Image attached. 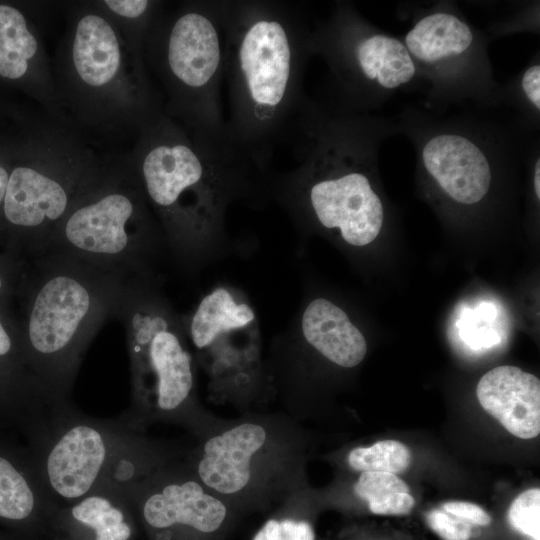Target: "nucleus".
I'll return each instance as SVG.
<instances>
[{
	"mask_svg": "<svg viewBox=\"0 0 540 540\" xmlns=\"http://www.w3.org/2000/svg\"><path fill=\"white\" fill-rule=\"evenodd\" d=\"M9 174L5 168L0 166V202L4 199Z\"/></svg>",
	"mask_w": 540,
	"mask_h": 540,
	"instance_id": "29",
	"label": "nucleus"
},
{
	"mask_svg": "<svg viewBox=\"0 0 540 540\" xmlns=\"http://www.w3.org/2000/svg\"><path fill=\"white\" fill-rule=\"evenodd\" d=\"M91 296L77 279L58 275L38 292L29 319L28 335L34 351L46 360L68 351L89 313Z\"/></svg>",
	"mask_w": 540,
	"mask_h": 540,
	"instance_id": "10",
	"label": "nucleus"
},
{
	"mask_svg": "<svg viewBox=\"0 0 540 540\" xmlns=\"http://www.w3.org/2000/svg\"><path fill=\"white\" fill-rule=\"evenodd\" d=\"M43 431L34 467L56 507L103 489L122 490L134 475L126 428L67 413Z\"/></svg>",
	"mask_w": 540,
	"mask_h": 540,
	"instance_id": "5",
	"label": "nucleus"
},
{
	"mask_svg": "<svg viewBox=\"0 0 540 540\" xmlns=\"http://www.w3.org/2000/svg\"><path fill=\"white\" fill-rule=\"evenodd\" d=\"M255 540H315V533L306 521L271 519L258 531Z\"/></svg>",
	"mask_w": 540,
	"mask_h": 540,
	"instance_id": "24",
	"label": "nucleus"
},
{
	"mask_svg": "<svg viewBox=\"0 0 540 540\" xmlns=\"http://www.w3.org/2000/svg\"><path fill=\"white\" fill-rule=\"evenodd\" d=\"M481 407L510 434L533 439L540 433V380L517 366L502 365L478 381Z\"/></svg>",
	"mask_w": 540,
	"mask_h": 540,
	"instance_id": "12",
	"label": "nucleus"
},
{
	"mask_svg": "<svg viewBox=\"0 0 540 540\" xmlns=\"http://www.w3.org/2000/svg\"><path fill=\"white\" fill-rule=\"evenodd\" d=\"M474 40L470 26L447 12L421 18L406 34L404 45L413 60L438 64L466 53Z\"/></svg>",
	"mask_w": 540,
	"mask_h": 540,
	"instance_id": "18",
	"label": "nucleus"
},
{
	"mask_svg": "<svg viewBox=\"0 0 540 540\" xmlns=\"http://www.w3.org/2000/svg\"><path fill=\"white\" fill-rule=\"evenodd\" d=\"M354 492L369 503L392 493H410V488L400 477L392 473L361 472L354 484Z\"/></svg>",
	"mask_w": 540,
	"mask_h": 540,
	"instance_id": "22",
	"label": "nucleus"
},
{
	"mask_svg": "<svg viewBox=\"0 0 540 540\" xmlns=\"http://www.w3.org/2000/svg\"><path fill=\"white\" fill-rule=\"evenodd\" d=\"M57 508L46 496L34 463L0 452V526L26 540H50Z\"/></svg>",
	"mask_w": 540,
	"mask_h": 540,
	"instance_id": "13",
	"label": "nucleus"
},
{
	"mask_svg": "<svg viewBox=\"0 0 540 540\" xmlns=\"http://www.w3.org/2000/svg\"><path fill=\"white\" fill-rule=\"evenodd\" d=\"M443 511L464 519L478 528H486L492 524L491 515L480 505L463 500H449L441 503Z\"/></svg>",
	"mask_w": 540,
	"mask_h": 540,
	"instance_id": "26",
	"label": "nucleus"
},
{
	"mask_svg": "<svg viewBox=\"0 0 540 540\" xmlns=\"http://www.w3.org/2000/svg\"><path fill=\"white\" fill-rule=\"evenodd\" d=\"M0 540H26V539L21 538L9 531L0 530Z\"/></svg>",
	"mask_w": 540,
	"mask_h": 540,
	"instance_id": "31",
	"label": "nucleus"
},
{
	"mask_svg": "<svg viewBox=\"0 0 540 540\" xmlns=\"http://www.w3.org/2000/svg\"><path fill=\"white\" fill-rule=\"evenodd\" d=\"M11 350V339L0 322V357Z\"/></svg>",
	"mask_w": 540,
	"mask_h": 540,
	"instance_id": "28",
	"label": "nucleus"
},
{
	"mask_svg": "<svg viewBox=\"0 0 540 540\" xmlns=\"http://www.w3.org/2000/svg\"><path fill=\"white\" fill-rule=\"evenodd\" d=\"M134 525L123 492L103 489L58 507L50 540H133Z\"/></svg>",
	"mask_w": 540,
	"mask_h": 540,
	"instance_id": "15",
	"label": "nucleus"
},
{
	"mask_svg": "<svg viewBox=\"0 0 540 540\" xmlns=\"http://www.w3.org/2000/svg\"><path fill=\"white\" fill-rule=\"evenodd\" d=\"M411 452L404 443L386 439L367 447H357L348 455L349 466L361 472H387L400 474L408 469Z\"/></svg>",
	"mask_w": 540,
	"mask_h": 540,
	"instance_id": "20",
	"label": "nucleus"
},
{
	"mask_svg": "<svg viewBox=\"0 0 540 540\" xmlns=\"http://www.w3.org/2000/svg\"><path fill=\"white\" fill-rule=\"evenodd\" d=\"M226 513L220 500L205 493L202 486L192 480L169 483L149 494L140 504L142 521L155 530L185 526L211 533L222 525Z\"/></svg>",
	"mask_w": 540,
	"mask_h": 540,
	"instance_id": "16",
	"label": "nucleus"
},
{
	"mask_svg": "<svg viewBox=\"0 0 540 540\" xmlns=\"http://www.w3.org/2000/svg\"><path fill=\"white\" fill-rule=\"evenodd\" d=\"M287 327L339 367H356L367 354V341L361 330L342 307L328 298L304 300Z\"/></svg>",
	"mask_w": 540,
	"mask_h": 540,
	"instance_id": "14",
	"label": "nucleus"
},
{
	"mask_svg": "<svg viewBox=\"0 0 540 540\" xmlns=\"http://www.w3.org/2000/svg\"><path fill=\"white\" fill-rule=\"evenodd\" d=\"M184 333V324L157 294H148L133 316L132 353L140 375L152 376L155 403L163 412L181 407L193 390Z\"/></svg>",
	"mask_w": 540,
	"mask_h": 540,
	"instance_id": "7",
	"label": "nucleus"
},
{
	"mask_svg": "<svg viewBox=\"0 0 540 540\" xmlns=\"http://www.w3.org/2000/svg\"><path fill=\"white\" fill-rule=\"evenodd\" d=\"M534 191L537 199H540V159L538 158L534 168Z\"/></svg>",
	"mask_w": 540,
	"mask_h": 540,
	"instance_id": "30",
	"label": "nucleus"
},
{
	"mask_svg": "<svg viewBox=\"0 0 540 540\" xmlns=\"http://www.w3.org/2000/svg\"><path fill=\"white\" fill-rule=\"evenodd\" d=\"M69 138L43 135L41 166H19L9 175L4 214L15 225L38 227L62 218L69 206L64 170L86 156Z\"/></svg>",
	"mask_w": 540,
	"mask_h": 540,
	"instance_id": "8",
	"label": "nucleus"
},
{
	"mask_svg": "<svg viewBox=\"0 0 540 540\" xmlns=\"http://www.w3.org/2000/svg\"><path fill=\"white\" fill-rule=\"evenodd\" d=\"M521 87L530 103L540 109V66L535 64L524 72L521 78Z\"/></svg>",
	"mask_w": 540,
	"mask_h": 540,
	"instance_id": "27",
	"label": "nucleus"
},
{
	"mask_svg": "<svg viewBox=\"0 0 540 540\" xmlns=\"http://www.w3.org/2000/svg\"><path fill=\"white\" fill-rule=\"evenodd\" d=\"M421 159L439 187L458 203H478L489 191L491 167L487 155L466 136L434 135L422 147Z\"/></svg>",
	"mask_w": 540,
	"mask_h": 540,
	"instance_id": "11",
	"label": "nucleus"
},
{
	"mask_svg": "<svg viewBox=\"0 0 540 540\" xmlns=\"http://www.w3.org/2000/svg\"><path fill=\"white\" fill-rule=\"evenodd\" d=\"M137 183L126 192L114 189L74 208L64 234L75 248L93 254L116 255L128 247L130 225L154 222Z\"/></svg>",
	"mask_w": 540,
	"mask_h": 540,
	"instance_id": "9",
	"label": "nucleus"
},
{
	"mask_svg": "<svg viewBox=\"0 0 540 540\" xmlns=\"http://www.w3.org/2000/svg\"><path fill=\"white\" fill-rule=\"evenodd\" d=\"M39 53V41L22 12L0 4V76L11 80L26 76Z\"/></svg>",
	"mask_w": 540,
	"mask_h": 540,
	"instance_id": "19",
	"label": "nucleus"
},
{
	"mask_svg": "<svg viewBox=\"0 0 540 540\" xmlns=\"http://www.w3.org/2000/svg\"><path fill=\"white\" fill-rule=\"evenodd\" d=\"M310 52L321 53L335 76L359 96L370 87L396 89L410 82L416 65L404 43L370 31L348 8H340L309 34Z\"/></svg>",
	"mask_w": 540,
	"mask_h": 540,
	"instance_id": "6",
	"label": "nucleus"
},
{
	"mask_svg": "<svg viewBox=\"0 0 540 540\" xmlns=\"http://www.w3.org/2000/svg\"><path fill=\"white\" fill-rule=\"evenodd\" d=\"M507 521L522 537L540 540V489L530 488L517 495L507 510Z\"/></svg>",
	"mask_w": 540,
	"mask_h": 540,
	"instance_id": "21",
	"label": "nucleus"
},
{
	"mask_svg": "<svg viewBox=\"0 0 540 540\" xmlns=\"http://www.w3.org/2000/svg\"><path fill=\"white\" fill-rule=\"evenodd\" d=\"M309 34L294 8L274 1H226L225 65L233 142L270 169L274 144L289 135L303 102Z\"/></svg>",
	"mask_w": 540,
	"mask_h": 540,
	"instance_id": "2",
	"label": "nucleus"
},
{
	"mask_svg": "<svg viewBox=\"0 0 540 540\" xmlns=\"http://www.w3.org/2000/svg\"><path fill=\"white\" fill-rule=\"evenodd\" d=\"M59 62L61 93L83 121L141 129L163 111L142 50L100 7L76 12Z\"/></svg>",
	"mask_w": 540,
	"mask_h": 540,
	"instance_id": "3",
	"label": "nucleus"
},
{
	"mask_svg": "<svg viewBox=\"0 0 540 540\" xmlns=\"http://www.w3.org/2000/svg\"><path fill=\"white\" fill-rule=\"evenodd\" d=\"M372 514L380 516L408 515L415 506V499L410 493L400 492L385 495L367 503Z\"/></svg>",
	"mask_w": 540,
	"mask_h": 540,
	"instance_id": "25",
	"label": "nucleus"
},
{
	"mask_svg": "<svg viewBox=\"0 0 540 540\" xmlns=\"http://www.w3.org/2000/svg\"><path fill=\"white\" fill-rule=\"evenodd\" d=\"M265 440L264 428L254 423H243L210 438L198 463L199 477L222 494L242 490L251 478L252 457Z\"/></svg>",
	"mask_w": 540,
	"mask_h": 540,
	"instance_id": "17",
	"label": "nucleus"
},
{
	"mask_svg": "<svg viewBox=\"0 0 540 540\" xmlns=\"http://www.w3.org/2000/svg\"><path fill=\"white\" fill-rule=\"evenodd\" d=\"M1 285H2V282H1V279H0V288H1Z\"/></svg>",
	"mask_w": 540,
	"mask_h": 540,
	"instance_id": "32",
	"label": "nucleus"
},
{
	"mask_svg": "<svg viewBox=\"0 0 540 540\" xmlns=\"http://www.w3.org/2000/svg\"><path fill=\"white\" fill-rule=\"evenodd\" d=\"M382 540H384V539H382Z\"/></svg>",
	"mask_w": 540,
	"mask_h": 540,
	"instance_id": "33",
	"label": "nucleus"
},
{
	"mask_svg": "<svg viewBox=\"0 0 540 540\" xmlns=\"http://www.w3.org/2000/svg\"><path fill=\"white\" fill-rule=\"evenodd\" d=\"M424 517L428 528L441 540H472L480 532V528L441 508L430 509Z\"/></svg>",
	"mask_w": 540,
	"mask_h": 540,
	"instance_id": "23",
	"label": "nucleus"
},
{
	"mask_svg": "<svg viewBox=\"0 0 540 540\" xmlns=\"http://www.w3.org/2000/svg\"><path fill=\"white\" fill-rule=\"evenodd\" d=\"M226 1H194L161 13L144 43L168 96L167 115L220 141H233L220 105Z\"/></svg>",
	"mask_w": 540,
	"mask_h": 540,
	"instance_id": "4",
	"label": "nucleus"
},
{
	"mask_svg": "<svg viewBox=\"0 0 540 540\" xmlns=\"http://www.w3.org/2000/svg\"><path fill=\"white\" fill-rule=\"evenodd\" d=\"M131 167L167 240L195 271L237 252L226 227L230 205L270 199L271 169L164 111L140 129Z\"/></svg>",
	"mask_w": 540,
	"mask_h": 540,
	"instance_id": "1",
	"label": "nucleus"
}]
</instances>
